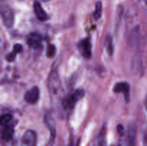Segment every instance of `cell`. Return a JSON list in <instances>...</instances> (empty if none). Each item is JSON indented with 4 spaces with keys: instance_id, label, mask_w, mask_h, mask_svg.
<instances>
[{
    "instance_id": "obj_10",
    "label": "cell",
    "mask_w": 147,
    "mask_h": 146,
    "mask_svg": "<svg viewBox=\"0 0 147 146\" xmlns=\"http://www.w3.org/2000/svg\"><path fill=\"white\" fill-rule=\"evenodd\" d=\"M33 7H34V13H35L36 17L40 21H45L48 19V15L45 11V10L43 9L40 3L35 1L33 4Z\"/></svg>"
},
{
    "instance_id": "obj_13",
    "label": "cell",
    "mask_w": 147,
    "mask_h": 146,
    "mask_svg": "<svg viewBox=\"0 0 147 146\" xmlns=\"http://www.w3.org/2000/svg\"><path fill=\"white\" fill-rule=\"evenodd\" d=\"M102 14V3L100 1H96V9L93 13V17L95 19L98 20L100 18Z\"/></svg>"
},
{
    "instance_id": "obj_6",
    "label": "cell",
    "mask_w": 147,
    "mask_h": 146,
    "mask_svg": "<svg viewBox=\"0 0 147 146\" xmlns=\"http://www.w3.org/2000/svg\"><path fill=\"white\" fill-rule=\"evenodd\" d=\"M40 99V90L37 86L32 87L24 94V100L27 103L34 104Z\"/></svg>"
},
{
    "instance_id": "obj_7",
    "label": "cell",
    "mask_w": 147,
    "mask_h": 146,
    "mask_svg": "<svg viewBox=\"0 0 147 146\" xmlns=\"http://www.w3.org/2000/svg\"><path fill=\"white\" fill-rule=\"evenodd\" d=\"M80 52L85 58H90L92 54V45L90 40L88 38L83 39L78 44Z\"/></svg>"
},
{
    "instance_id": "obj_18",
    "label": "cell",
    "mask_w": 147,
    "mask_h": 146,
    "mask_svg": "<svg viewBox=\"0 0 147 146\" xmlns=\"http://www.w3.org/2000/svg\"><path fill=\"white\" fill-rule=\"evenodd\" d=\"M22 46L20 44H16L14 46V48H13V51L15 52L16 53H20V52H22Z\"/></svg>"
},
{
    "instance_id": "obj_4",
    "label": "cell",
    "mask_w": 147,
    "mask_h": 146,
    "mask_svg": "<svg viewBox=\"0 0 147 146\" xmlns=\"http://www.w3.org/2000/svg\"><path fill=\"white\" fill-rule=\"evenodd\" d=\"M22 146H36L37 135L33 130H28L24 133L21 140Z\"/></svg>"
},
{
    "instance_id": "obj_11",
    "label": "cell",
    "mask_w": 147,
    "mask_h": 146,
    "mask_svg": "<svg viewBox=\"0 0 147 146\" xmlns=\"http://www.w3.org/2000/svg\"><path fill=\"white\" fill-rule=\"evenodd\" d=\"M13 135H14V128L11 125L4 126L1 131V138L4 141L8 142L12 139Z\"/></svg>"
},
{
    "instance_id": "obj_19",
    "label": "cell",
    "mask_w": 147,
    "mask_h": 146,
    "mask_svg": "<svg viewBox=\"0 0 147 146\" xmlns=\"http://www.w3.org/2000/svg\"><path fill=\"white\" fill-rule=\"evenodd\" d=\"M144 104H145V107H146V110H147V96L146 97V98H145Z\"/></svg>"
},
{
    "instance_id": "obj_8",
    "label": "cell",
    "mask_w": 147,
    "mask_h": 146,
    "mask_svg": "<svg viewBox=\"0 0 147 146\" xmlns=\"http://www.w3.org/2000/svg\"><path fill=\"white\" fill-rule=\"evenodd\" d=\"M27 44L32 49H37L41 46L42 37L35 32L30 33L26 39Z\"/></svg>"
},
{
    "instance_id": "obj_2",
    "label": "cell",
    "mask_w": 147,
    "mask_h": 146,
    "mask_svg": "<svg viewBox=\"0 0 147 146\" xmlns=\"http://www.w3.org/2000/svg\"><path fill=\"white\" fill-rule=\"evenodd\" d=\"M48 88L53 96L58 94L60 91L61 83H60V77L57 74V72L55 70H53L49 75Z\"/></svg>"
},
{
    "instance_id": "obj_17",
    "label": "cell",
    "mask_w": 147,
    "mask_h": 146,
    "mask_svg": "<svg viewBox=\"0 0 147 146\" xmlns=\"http://www.w3.org/2000/svg\"><path fill=\"white\" fill-rule=\"evenodd\" d=\"M117 131L118 133L119 134V135L121 136H123L125 133V130H124V127L122 125L119 124L117 127Z\"/></svg>"
},
{
    "instance_id": "obj_3",
    "label": "cell",
    "mask_w": 147,
    "mask_h": 146,
    "mask_svg": "<svg viewBox=\"0 0 147 146\" xmlns=\"http://www.w3.org/2000/svg\"><path fill=\"white\" fill-rule=\"evenodd\" d=\"M1 14L3 23L7 27H11L14 24V15L12 9L9 6H1Z\"/></svg>"
},
{
    "instance_id": "obj_9",
    "label": "cell",
    "mask_w": 147,
    "mask_h": 146,
    "mask_svg": "<svg viewBox=\"0 0 147 146\" xmlns=\"http://www.w3.org/2000/svg\"><path fill=\"white\" fill-rule=\"evenodd\" d=\"M136 133H137V127H136V125L134 123H131L129 125L126 146H135Z\"/></svg>"
},
{
    "instance_id": "obj_16",
    "label": "cell",
    "mask_w": 147,
    "mask_h": 146,
    "mask_svg": "<svg viewBox=\"0 0 147 146\" xmlns=\"http://www.w3.org/2000/svg\"><path fill=\"white\" fill-rule=\"evenodd\" d=\"M16 54H17V53H16L14 51H13L12 52L9 53V54L6 56V59H7V60L8 62L14 61V59H15Z\"/></svg>"
},
{
    "instance_id": "obj_21",
    "label": "cell",
    "mask_w": 147,
    "mask_h": 146,
    "mask_svg": "<svg viewBox=\"0 0 147 146\" xmlns=\"http://www.w3.org/2000/svg\"><path fill=\"white\" fill-rule=\"evenodd\" d=\"M145 2H146V5H147V0H145Z\"/></svg>"
},
{
    "instance_id": "obj_15",
    "label": "cell",
    "mask_w": 147,
    "mask_h": 146,
    "mask_svg": "<svg viewBox=\"0 0 147 146\" xmlns=\"http://www.w3.org/2000/svg\"><path fill=\"white\" fill-rule=\"evenodd\" d=\"M12 118V116L9 114H5L4 115L1 116V125L2 126L7 125L9 123H10V121L11 120Z\"/></svg>"
},
{
    "instance_id": "obj_1",
    "label": "cell",
    "mask_w": 147,
    "mask_h": 146,
    "mask_svg": "<svg viewBox=\"0 0 147 146\" xmlns=\"http://www.w3.org/2000/svg\"><path fill=\"white\" fill-rule=\"evenodd\" d=\"M85 95L83 90H76L67 95L63 101V106L65 110H70Z\"/></svg>"
},
{
    "instance_id": "obj_12",
    "label": "cell",
    "mask_w": 147,
    "mask_h": 146,
    "mask_svg": "<svg viewBox=\"0 0 147 146\" xmlns=\"http://www.w3.org/2000/svg\"><path fill=\"white\" fill-rule=\"evenodd\" d=\"M105 47H106V52L109 56L113 55V38L110 34H108L106 37L104 42Z\"/></svg>"
},
{
    "instance_id": "obj_14",
    "label": "cell",
    "mask_w": 147,
    "mask_h": 146,
    "mask_svg": "<svg viewBox=\"0 0 147 146\" xmlns=\"http://www.w3.org/2000/svg\"><path fill=\"white\" fill-rule=\"evenodd\" d=\"M56 54V47L53 44H50L47 46V52H46V55L48 58H53Z\"/></svg>"
},
{
    "instance_id": "obj_5",
    "label": "cell",
    "mask_w": 147,
    "mask_h": 146,
    "mask_svg": "<svg viewBox=\"0 0 147 146\" xmlns=\"http://www.w3.org/2000/svg\"><path fill=\"white\" fill-rule=\"evenodd\" d=\"M130 85L126 82H121L116 83L113 87V92L116 93H123L125 97V100L127 102L130 100Z\"/></svg>"
},
{
    "instance_id": "obj_20",
    "label": "cell",
    "mask_w": 147,
    "mask_h": 146,
    "mask_svg": "<svg viewBox=\"0 0 147 146\" xmlns=\"http://www.w3.org/2000/svg\"><path fill=\"white\" fill-rule=\"evenodd\" d=\"M42 1H50V0H42Z\"/></svg>"
}]
</instances>
